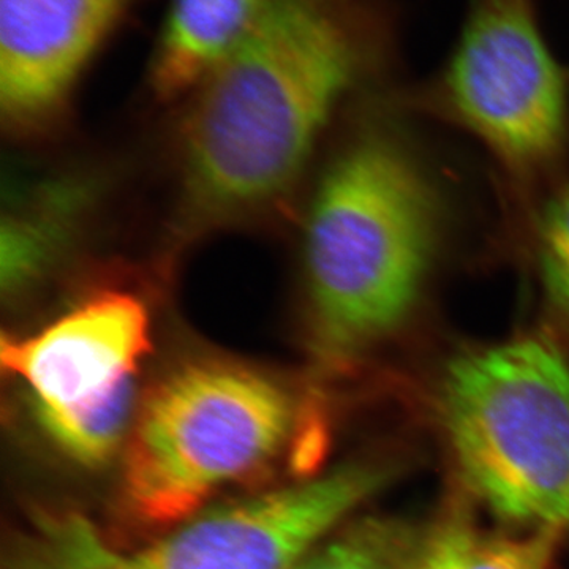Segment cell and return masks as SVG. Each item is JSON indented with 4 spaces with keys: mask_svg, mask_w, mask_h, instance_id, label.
<instances>
[{
    "mask_svg": "<svg viewBox=\"0 0 569 569\" xmlns=\"http://www.w3.org/2000/svg\"><path fill=\"white\" fill-rule=\"evenodd\" d=\"M86 203V190L70 182H51L24 193L2 227V284L6 293H24L39 282L63 252L74 220Z\"/></svg>",
    "mask_w": 569,
    "mask_h": 569,
    "instance_id": "10",
    "label": "cell"
},
{
    "mask_svg": "<svg viewBox=\"0 0 569 569\" xmlns=\"http://www.w3.org/2000/svg\"><path fill=\"white\" fill-rule=\"evenodd\" d=\"M556 531L533 530L523 537L485 533L466 522H449L430 538L427 569H548Z\"/></svg>",
    "mask_w": 569,
    "mask_h": 569,
    "instance_id": "12",
    "label": "cell"
},
{
    "mask_svg": "<svg viewBox=\"0 0 569 569\" xmlns=\"http://www.w3.org/2000/svg\"><path fill=\"white\" fill-rule=\"evenodd\" d=\"M441 427L459 475L486 505L531 530L569 527V365L520 337L449 362Z\"/></svg>",
    "mask_w": 569,
    "mask_h": 569,
    "instance_id": "4",
    "label": "cell"
},
{
    "mask_svg": "<svg viewBox=\"0 0 569 569\" xmlns=\"http://www.w3.org/2000/svg\"><path fill=\"white\" fill-rule=\"evenodd\" d=\"M312 419L290 389L253 367L222 359L178 367L134 413L123 507L152 529L183 522L213 493L268 470L288 449L298 455L302 441L317 448Z\"/></svg>",
    "mask_w": 569,
    "mask_h": 569,
    "instance_id": "3",
    "label": "cell"
},
{
    "mask_svg": "<svg viewBox=\"0 0 569 569\" xmlns=\"http://www.w3.org/2000/svg\"><path fill=\"white\" fill-rule=\"evenodd\" d=\"M452 112L500 159L538 167L567 129V78L535 0H470L440 80Z\"/></svg>",
    "mask_w": 569,
    "mask_h": 569,
    "instance_id": "7",
    "label": "cell"
},
{
    "mask_svg": "<svg viewBox=\"0 0 569 569\" xmlns=\"http://www.w3.org/2000/svg\"><path fill=\"white\" fill-rule=\"evenodd\" d=\"M437 246V206L402 146L370 134L326 173L307 220L310 332L326 366L355 361L417 305Z\"/></svg>",
    "mask_w": 569,
    "mask_h": 569,
    "instance_id": "2",
    "label": "cell"
},
{
    "mask_svg": "<svg viewBox=\"0 0 569 569\" xmlns=\"http://www.w3.org/2000/svg\"><path fill=\"white\" fill-rule=\"evenodd\" d=\"M429 542L400 520L366 519L323 539L295 569H425Z\"/></svg>",
    "mask_w": 569,
    "mask_h": 569,
    "instance_id": "11",
    "label": "cell"
},
{
    "mask_svg": "<svg viewBox=\"0 0 569 569\" xmlns=\"http://www.w3.org/2000/svg\"><path fill=\"white\" fill-rule=\"evenodd\" d=\"M427 560V559H426ZM425 569H427V567H425Z\"/></svg>",
    "mask_w": 569,
    "mask_h": 569,
    "instance_id": "14",
    "label": "cell"
},
{
    "mask_svg": "<svg viewBox=\"0 0 569 569\" xmlns=\"http://www.w3.org/2000/svg\"><path fill=\"white\" fill-rule=\"evenodd\" d=\"M539 254L549 298L569 316V186L546 213Z\"/></svg>",
    "mask_w": 569,
    "mask_h": 569,
    "instance_id": "13",
    "label": "cell"
},
{
    "mask_svg": "<svg viewBox=\"0 0 569 569\" xmlns=\"http://www.w3.org/2000/svg\"><path fill=\"white\" fill-rule=\"evenodd\" d=\"M367 0H266L244 40L194 89L182 183L198 223L264 211L293 189L372 50Z\"/></svg>",
    "mask_w": 569,
    "mask_h": 569,
    "instance_id": "1",
    "label": "cell"
},
{
    "mask_svg": "<svg viewBox=\"0 0 569 569\" xmlns=\"http://www.w3.org/2000/svg\"><path fill=\"white\" fill-rule=\"evenodd\" d=\"M151 329L140 298L102 291L33 335L3 337V369L21 381L39 426L74 462L102 466L129 437Z\"/></svg>",
    "mask_w": 569,
    "mask_h": 569,
    "instance_id": "6",
    "label": "cell"
},
{
    "mask_svg": "<svg viewBox=\"0 0 569 569\" xmlns=\"http://www.w3.org/2000/svg\"><path fill=\"white\" fill-rule=\"evenodd\" d=\"M134 0H0V108L10 126L47 121Z\"/></svg>",
    "mask_w": 569,
    "mask_h": 569,
    "instance_id": "8",
    "label": "cell"
},
{
    "mask_svg": "<svg viewBox=\"0 0 569 569\" xmlns=\"http://www.w3.org/2000/svg\"><path fill=\"white\" fill-rule=\"evenodd\" d=\"M266 0H171L152 63L162 97L194 91L260 17Z\"/></svg>",
    "mask_w": 569,
    "mask_h": 569,
    "instance_id": "9",
    "label": "cell"
},
{
    "mask_svg": "<svg viewBox=\"0 0 569 569\" xmlns=\"http://www.w3.org/2000/svg\"><path fill=\"white\" fill-rule=\"evenodd\" d=\"M353 463L190 519L148 548L122 550L80 515L43 516L10 569H295L329 531L387 482Z\"/></svg>",
    "mask_w": 569,
    "mask_h": 569,
    "instance_id": "5",
    "label": "cell"
}]
</instances>
